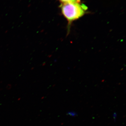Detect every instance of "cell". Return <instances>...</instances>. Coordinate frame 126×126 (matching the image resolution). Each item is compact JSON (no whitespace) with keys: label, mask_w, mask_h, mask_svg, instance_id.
Here are the masks:
<instances>
[{"label":"cell","mask_w":126,"mask_h":126,"mask_svg":"<svg viewBox=\"0 0 126 126\" xmlns=\"http://www.w3.org/2000/svg\"><path fill=\"white\" fill-rule=\"evenodd\" d=\"M117 114L115 112L113 114V118L114 119V121H116V118L117 116Z\"/></svg>","instance_id":"4"},{"label":"cell","mask_w":126,"mask_h":126,"mask_svg":"<svg viewBox=\"0 0 126 126\" xmlns=\"http://www.w3.org/2000/svg\"><path fill=\"white\" fill-rule=\"evenodd\" d=\"M61 13L68 21L67 35L70 33L72 23L84 16L87 11V6L81 4L80 2L62 4L61 6Z\"/></svg>","instance_id":"1"},{"label":"cell","mask_w":126,"mask_h":126,"mask_svg":"<svg viewBox=\"0 0 126 126\" xmlns=\"http://www.w3.org/2000/svg\"><path fill=\"white\" fill-rule=\"evenodd\" d=\"M67 114L68 115H69L70 116L73 117L76 116L77 115V112L73 111H70L68 112H67Z\"/></svg>","instance_id":"3"},{"label":"cell","mask_w":126,"mask_h":126,"mask_svg":"<svg viewBox=\"0 0 126 126\" xmlns=\"http://www.w3.org/2000/svg\"><path fill=\"white\" fill-rule=\"evenodd\" d=\"M59 0L62 2L63 4L79 2V0Z\"/></svg>","instance_id":"2"}]
</instances>
